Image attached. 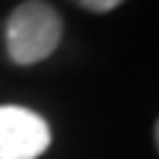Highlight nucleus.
I'll list each match as a JSON object with an SVG mask.
<instances>
[{"label": "nucleus", "mask_w": 159, "mask_h": 159, "mask_svg": "<svg viewBox=\"0 0 159 159\" xmlns=\"http://www.w3.org/2000/svg\"><path fill=\"white\" fill-rule=\"evenodd\" d=\"M61 42V17L45 0L20 3L6 22V50L14 64L45 61Z\"/></svg>", "instance_id": "nucleus-1"}, {"label": "nucleus", "mask_w": 159, "mask_h": 159, "mask_svg": "<svg viewBox=\"0 0 159 159\" xmlns=\"http://www.w3.org/2000/svg\"><path fill=\"white\" fill-rule=\"evenodd\" d=\"M50 148V126L25 106H0V159H36Z\"/></svg>", "instance_id": "nucleus-2"}, {"label": "nucleus", "mask_w": 159, "mask_h": 159, "mask_svg": "<svg viewBox=\"0 0 159 159\" xmlns=\"http://www.w3.org/2000/svg\"><path fill=\"white\" fill-rule=\"evenodd\" d=\"M73 3H78V6H81V8H87V11L106 14V11H115L123 0H73Z\"/></svg>", "instance_id": "nucleus-3"}]
</instances>
